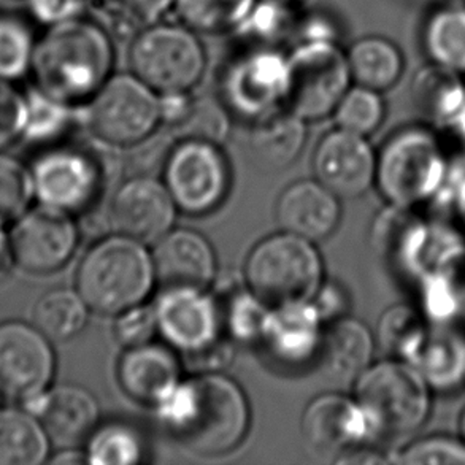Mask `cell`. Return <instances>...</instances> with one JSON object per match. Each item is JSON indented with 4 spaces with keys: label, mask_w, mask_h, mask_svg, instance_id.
<instances>
[{
    "label": "cell",
    "mask_w": 465,
    "mask_h": 465,
    "mask_svg": "<svg viewBox=\"0 0 465 465\" xmlns=\"http://www.w3.org/2000/svg\"><path fill=\"white\" fill-rule=\"evenodd\" d=\"M156 411L170 437L199 456L231 453L250 429L245 392L220 373L180 381Z\"/></svg>",
    "instance_id": "1"
},
{
    "label": "cell",
    "mask_w": 465,
    "mask_h": 465,
    "mask_svg": "<svg viewBox=\"0 0 465 465\" xmlns=\"http://www.w3.org/2000/svg\"><path fill=\"white\" fill-rule=\"evenodd\" d=\"M116 42L91 16L46 27L31 74L35 88L70 107L93 97L114 74Z\"/></svg>",
    "instance_id": "2"
},
{
    "label": "cell",
    "mask_w": 465,
    "mask_h": 465,
    "mask_svg": "<svg viewBox=\"0 0 465 465\" xmlns=\"http://www.w3.org/2000/svg\"><path fill=\"white\" fill-rule=\"evenodd\" d=\"M451 153L426 123L391 134L377 153L375 186L388 205L418 210L439 201L451 175Z\"/></svg>",
    "instance_id": "3"
},
{
    "label": "cell",
    "mask_w": 465,
    "mask_h": 465,
    "mask_svg": "<svg viewBox=\"0 0 465 465\" xmlns=\"http://www.w3.org/2000/svg\"><path fill=\"white\" fill-rule=\"evenodd\" d=\"M435 392L416 365L390 358L371 364L354 383L373 440H405L429 421Z\"/></svg>",
    "instance_id": "4"
},
{
    "label": "cell",
    "mask_w": 465,
    "mask_h": 465,
    "mask_svg": "<svg viewBox=\"0 0 465 465\" xmlns=\"http://www.w3.org/2000/svg\"><path fill=\"white\" fill-rule=\"evenodd\" d=\"M156 283L145 245L114 235L89 250L76 273V291L97 313L120 314L143 303Z\"/></svg>",
    "instance_id": "5"
},
{
    "label": "cell",
    "mask_w": 465,
    "mask_h": 465,
    "mask_svg": "<svg viewBox=\"0 0 465 465\" xmlns=\"http://www.w3.org/2000/svg\"><path fill=\"white\" fill-rule=\"evenodd\" d=\"M245 278L252 294L269 307L309 302L322 284V261L313 242L283 231L252 248Z\"/></svg>",
    "instance_id": "6"
},
{
    "label": "cell",
    "mask_w": 465,
    "mask_h": 465,
    "mask_svg": "<svg viewBox=\"0 0 465 465\" xmlns=\"http://www.w3.org/2000/svg\"><path fill=\"white\" fill-rule=\"evenodd\" d=\"M134 75L159 95L191 93L207 70V51L197 32L183 23H154L129 44Z\"/></svg>",
    "instance_id": "7"
},
{
    "label": "cell",
    "mask_w": 465,
    "mask_h": 465,
    "mask_svg": "<svg viewBox=\"0 0 465 465\" xmlns=\"http://www.w3.org/2000/svg\"><path fill=\"white\" fill-rule=\"evenodd\" d=\"M84 105L91 133L112 146L139 145L163 121L161 97L133 72H114Z\"/></svg>",
    "instance_id": "8"
},
{
    "label": "cell",
    "mask_w": 465,
    "mask_h": 465,
    "mask_svg": "<svg viewBox=\"0 0 465 465\" xmlns=\"http://www.w3.org/2000/svg\"><path fill=\"white\" fill-rule=\"evenodd\" d=\"M351 84L346 50L339 42H297L288 54L286 107L302 120L332 114Z\"/></svg>",
    "instance_id": "9"
},
{
    "label": "cell",
    "mask_w": 465,
    "mask_h": 465,
    "mask_svg": "<svg viewBox=\"0 0 465 465\" xmlns=\"http://www.w3.org/2000/svg\"><path fill=\"white\" fill-rule=\"evenodd\" d=\"M288 54L280 48H242L221 75V101L246 120L286 107Z\"/></svg>",
    "instance_id": "10"
},
{
    "label": "cell",
    "mask_w": 465,
    "mask_h": 465,
    "mask_svg": "<svg viewBox=\"0 0 465 465\" xmlns=\"http://www.w3.org/2000/svg\"><path fill=\"white\" fill-rule=\"evenodd\" d=\"M163 175L176 207L193 216L216 210L231 189V169L220 145L199 140H180Z\"/></svg>",
    "instance_id": "11"
},
{
    "label": "cell",
    "mask_w": 465,
    "mask_h": 465,
    "mask_svg": "<svg viewBox=\"0 0 465 465\" xmlns=\"http://www.w3.org/2000/svg\"><path fill=\"white\" fill-rule=\"evenodd\" d=\"M305 447L321 460L340 462L345 456L371 443L373 435L356 399L341 394H322L303 411Z\"/></svg>",
    "instance_id": "12"
},
{
    "label": "cell",
    "mask_w": 465,
    "mask_h": 465,
    "mask_svg": "<svg viewBox=\"0 0 465 465\" xmlns=\"http://www.w3.org/2000/svg\"><path fill=\"white\" fill-rule=\"evenodd\" d=\"M10 243L21 269L45 275L69 262L78 245V231L69 212L44 203L18 221Z\"/></svg>",
    "instance_id": "13"
},
{
    "label": "cell",
    "mask_w": 465,
    "mask_h": 465,
    "mask_svg": "<svg viewBox=\"0 0 465 465\" xmlns=\"http://www.w3.org/2000/svg\"><path fill=\"white\" fill-rule=\"evenodd\" d=\"M48 337L21 321L0 324V388L29 401L46 391L54 375V352Z\"/></svg>",
    "instance_id": "14"
},
{
    "label": "cell",
    "mask_w": 465,
    "mask_h": 465,
    "mask_svg": "<svg viewBox=\"0 0 465 465\" xmlns=\"http://www.w3.org/2000/svg\"><path fill=\"white\" fill-rule=\"evenodd\" d=\"M157 332L178 351L197 356L218 345L221 313L203 290H163L154 305Z\"/></svg>",
    "instance_id": "15"
},
{
    "label": "cell",
    "mask_w": 465,
    "mask_h": 465,
    "mask_svg": "<svg viewBox=\"0 0 465 465\" xmlns=\"http://www.w3.org/2000/svg\"><path fill=\"white\" fill-rule=\"evenodd\" d=\"M316 180L340 199H354L375 186L377 152L364 135L337 127L327 133L313 154Z\"/></svg>",
    "instance_id": "16"
},
{
    "label": "cell",
    "mask_w": 465,
    "mask_h": 465,
    "mask_svg": "<svg viewBox=\"0 0 465 465\" xmlns=\"http://www.w3.org/2000/svg\"><path fill=\"white\" fill-rule=\"evenodd\" d=\"M32 176L42 203L69 213L89 207L101 191L99 165L86 153L74 148L45 153L34 165Z\"/></svg>",
    "instance_id": "17"
},
{
    "label": "cell",
    "mask_w": 465,
    "mask_h": 465,
    "mask_svg": "<svg viewBox=\"0 0 465 465\" xmlns=\"http://www.w3.org/2000/svg\"><path fill=\"white\" fill-rule=\"evenodd\" d=\"M176 208L165 184L152 176H134L114 193L110 223L116 233L152 245L173 226Z\"/></svg>",
    "instance_id": "18"
},
{
    "label": "cell",
    "mask_w": 465,
    "mask_h": 465,
    "mask_svg": "<svg viewBox=\"0 0 465 465\" xmlns=\"http://www.w3.org/2000/svg\"><path fill=\"white\" fill-rule=\"evenodd\" d=\"M156 283L163 290H207L216 275L213 248L202 233L169 231L152 254Z\"/></svg>",
    "instance_id": "19"
},
{
    "label": "cell",
    "mask_w": 465,
    "mask_h": 465,
    "mask_svg": "<svg viewBox=\"0 0 465 465\" xmlns=\"http://www.w3.org/2000/svg\"><path fill=\"white\" fill-rule=\"evenodd\" d=\"M25 409L42 422L56 447L74 450L89 440L99 421L94 396L75 384H61L50 392L25 401Z\"/></svg>",
    "instance_id": "20"
},
{
    "label": "cell",
    "mask_w": 465,
    "mask_h": 465,
    "mask_svg": "<svg viewBox=\"0 0 465 465\" xmlns=\"http://www.w3.org/2000/svg\"><path fill=\"white\" fill-rule=\"evenodd\" d=\"M180 381V362L167 346L148 341L121 356L118 383L134 402L156 409Z\"/></svg>",
    "instance_id": "21"
},
{
    "label": "cell",
    "mask_w": 465,
    "mask_h": 465,
    "mask_svg": "<svg viewBox=\"0 0 465 465\" xmlns=\"http://www.w3.org/2000/svg\"><path fill=\"white\" fill-rule=\"evenodd\" d=\"M321 318L312 301L271 307L261 341L284 365H302L318 356Z\"/></svg>",
    "instance_id": "22"
},
{
    "label": "cell",
    "mask_w": 465,
    "mask_h": 465,
    "mask_svg": "<svg viewBox=\"0 0 465 465\" xmlns=\"http://www.w3.org/2000/svg\"><path fill=\"white\" fill-rule=\"evenodd\" d=\"M339 197L320 182H297L284 189L277 203V220L284 232L320 242L339 226Z\"/></svg>",
    "instance_id": "23"
},
{
    "label": "cell",
    "mask_w": 465,
    "mask_h": 465,
    "mask_svg": "<svg viewBox=\"0 0 465 465\" xmlns=\"http://www.w3.org/2000/svg\"><path fill=\"white\" fill-rule=\"evenodd\" d=\"M375 337L362 321L341 316L321 337V371L332 383L354 384L373 362Z\"/></svg>",
    "instance_id": "24"
},
{
    "label": "cell",
    "mask_w": 465,
    "mask_h": 465,
    "mask_svg": "<svg viewBox=\"0 0 465 465\" xmlns=\"http://www.w3.org/2000/svg\"><path fill=\"white\" fill-rule=\"evenodd\" d=\"M435 394L465 390V332L458 322L430 324L411 359Z\"/></svg>",
    "instance_id": "25"
},
{
    "label": "cell",
    "mask_w": 465,
    "mask_h": 465,
    "mask_svg": "<svg viewBox=\"0 0 465 465\" xmlns=\"http://www.w3.org/2000/svg\"><path fill=\"white\" fill-rule=\"evenodd\" d=\"M426 64L465 76V2L430 4L420 27Z\"/></svg>",
    "instance_id": "26"
},
{
    "label": "cell",
    "mask_w": 465,
    "mask_h": 465,
    "mask_svg": "<svg viewBox=\"0 0 465 465\" xmlns=\"http://www.w3.org/2000/svg\"><path fill=\"white\" fill-rule=\"evenodd\" d=\"M307 121L288 107L252 120L248 150L252 161L269 170L284 169L302 153L307 140Z\"/></svg>",
    "instance_id": "27"
},
{
    "label": "cell",
    "mask_w": 465,
    "mask_h": 465,
    "mask_svg": "<svg viewBox=\"0 0 465 465\" xmlns=\"http://www.w3.org/2000/svg\"><path fill=\"white\" fill-rule=\"evenodd\" d=\"M411 101L422 123L441 131L465 110V76L426 64L413 76Z\"/></svg>",
    "instance_id": "28"
},
{
    "label": "cell",
    "mask_w": 465,
    "mask_h": 465,
    "mask_svg": "<svg viewBox=\"0 0 465 465\" xmlns=\"http://www.w3.org/2000/svg\"><path fill=\"white\" fill-rule=\"evenodd\" d=\"M354 84L386 93L405 75V56L401 46L383 35H365L346 48Z\"/></svg>",
    "instance_id": "29"
},
{
    "label": "cell",
    "mask_w": 465,
    "mask_h": 465,
    "mask_svg": "<svg viewBox=\"0 0 465 465\" xmlns=\"http://www.w3.org/2000/svg\"><path fill=\"white\" fill-rule=\"evenodd\" d=\"M175 0H89L88 16L97 21L114 42L133 40L146 25L163 21Z\"/></svg>",
    "instance_id": "30"
},
{
    "label": "cell",
    "mask_w": 465,
    "mask_h": 465,
    "mask_svg": "<svg viewBox=\"0 0 465 465\" xmlns=\"http://www.w3.org/2000/svg\"><path fill=\"white\" fill-rule=\"evenodd\" d=\"M50 439L42 422L27 410H0V465L42 464Z\"/></svg>",
    "instance_id": "31"
},
{
    "label": "cell",
    "mask_w": 465,
    "mask_h": 465,
    "mask_svg": "<svg viewBox=\"0 0 465 465\" xmlns=\"http://www.w3.org/2000/svg\"><path fill=\"white\" fill-rule=\"evenodd\" d=\"M297 18L296 5L282 0H258L233 35L243 48H280L296 35Z\"/></svg>",
    "instance_id": "32"
},
{
    "label": "cell",
    "mask_w": 465,
    "mask_h": 465,
    "mask_svg": "<svg viewBox=\"0 0 465 465\" xmlns=\"http://www.w3.org/2000/svg\"><path fill=\"white\" fill-rule=\"evenodd\" d=\"M88 303L78 291L53 290L37 302L34 321L53 341H65L82 332L88 322Z\"/></svg>",
    "instance_id": "33"
},
{
    "label": "cell",
    "mask_w": 465,
    "mask_h": 465,
    "mask_svg": "<svg viewBox=\"0 0 465 465\" xmlns=\"http://www.w3.org/2000/svg\"><path fill=\"white\" fill-rule=\"evenodd\" d=\"M258 0H175L180 23L199 35L233 34Z\"/></svg>",
    "instance_id": "34"
},
{
    "label": "cell",
    "mask_w": 465,
    "mask_h": 465,
    "mask_svg": "<svg viewBox=\"0 0 465 465\" xmlns=\"http://www.w3.org/2000/svg\"><path fill=\"white\" fill-rule=\"evenodd\" d=\"M430 322L416 305H394L381 314L378 324L380 345L390 352L391 358L411 362L428 335Z\"/></svg>",
    "instance_id": "35"
},
{
    "label": "cell",
    "mask_w": 465,
    "mask_h": 465,
    "mask_svg": "<svg viewBox=\"0 0 465 465\" xmlns=\"http://www.w3.org/2000/svg\"><path fill=\"white\" fill-rule=\"evenodd\" d=\"M172 127L180 140H199L221 145L231 133V110L221 99L191 95Z\"/></svg>",
    "instance_id": "36"
},
{
    "label": "cell",
    "mask_w": 465,
    "mask_h": 465,
    "mask_svg": "<svg viewBox=\"0 0 465 465\" xmlns=\"http://www.w3.org/2000/svg\"><path fill=\"white\" fill-rule=\"evenodd\" d=\"M37 40L31 25L13 15H0V80L16 82L32 70Z\"/></svg>",
    "instance_id": "37"
},
{
    "label": "cell",
    "mask_w": 465,
    "mask_h": 465,
    "mask_svg": "<svg viewBox=\"0 0 465 465\" xmlns=\"http://www.w3.org/2000/svg\"><path fill=\"white\" fill-rule=\"evenodd\" d=\"M333 116L340 129L369 137L377 133L386 118L383 93L351 84L335 108Z\"/></svg>",
    "instance_id": "38"
},
{
    "label": "cell",
    "mask_w": 465,
    "mask_h": 465,
    "mask_svg": "<svg viewBox=\"0 0 465 465\" xmlns=\"http://www.w3.org/2000/svg\"><path fill=\"white\" fill-rule=\"evenodd\" d=\"M143 458V441L131 426L112 422L95 429L88 440L86 460L94 465H134Z\"/></svg>",
    "instance_id": "39"
},
{
    "label": "cell",
    "mask_w": 465,
    "mask_h": 465,
    "mask_svg": "<svg viewBox=\"0 0 465 465\" xmlns=\"http://www.w3.org/2000/svg\"><path fill=\"white\" fill-rule=\"evenodd\" d=\"M390 462L402 465H465V440L448 434L409 439L397 448Z\"/></svg>",
    "instance_id": "40"
},
{
    "label": "cell",
    "mask_w": 465,
    "mask_h": 465,
    "mask_svg": "<svg viewBox=\"0 0 465 465\" xmlns=\"http://www.w3.org/2000/svg\"><path fill=\"white\" fill-rule=\"evenodd\" d=\"M27 101V120L25 137L34 142H46L54 139L69 126L72 108L64 102L53 99L44 91L34 88L25 94Z\"/></svg>",
    "instance_id": "41"
},
{
    "label": "cell",
    "mask_w": 465,
    "mask_h": 465,
    "mask_svg": "<svg viewBox=\"0 0 465 465\" xmlns=\"http://www.w3.org/2000/svg\"><path fill=\"white\" fill-rule=\"evenodd\" d=\"M34 176L18 159L0 153V220H18L31 203Z\"/></svg>",
    "instance_id": "42"
},
{
    "label": "cell",
    "mask_w": 465,
    "mask_h": 465,
    "mask_svg": "<svg viewBox=\"0 0 465 465\" xmlns=\"http://www.w3.org/2000/svg\"><path fill=\"white\" fill-rule=\"evenodd\" d=\"M269 305L262 302L252 291L240 292L233 297L227 312V326L233 339L243 341H261L265 322L269 318Z\"/></svg>",
    "instance_id": "43"
},
{
    "label": "cell",
    "mask_w": 465,
    "mask_h": 465,
    "mask_svg": "<svg viewBox=\"0 0 465 465\" xmlns=\"http://www.w3.org/2000/svg\"><path fill=\"white\" fill-rule=\"evenodd\" d=\"M156 332L157 320L154 307H146L140 303L133 309L116 314L114 337L126 348L152 341Z\"/></svg>",
    "instance_id": "44"
},
{
    "label": "cell",
    "mask_w": 465,
    "mask_h": 465,
    "mask_svg": "<svg viewBox=\"0 0 465 465\" xmlns=\"http://www.w3.org/2000/svg\"><path fill=\"white\" fill-rule=\"evenodd\" d=\"M27 120L25 95L12 82L0 80V146L10 143L25 134Z\"/></svg>",
    "instance_id": "45"
},
{
    "label": "cell",
    "mask_w": 465,
    "mask_h": 465,
    "mask_svg": "<svg viewBox=\"0 0 465 465\" xmlns=\"http://www.w3.org/2000/svg\"><path fill=\"white\" fill-rule=\"evenodd\" d=\"M88 5L89 0H27L32 18L45 27L86 16Z\"/></svg>",
    "instance_id": "46"
},
{
    "label": "cell",
    "mask_w": 465,
    "mask_h": 465,
    "mask_svg": "<svg viewBox=\"0 0 465 465\" xmlns=\"http://www.w3.org/2000/svg\"><path fill=\"white\" fill-rule=\"evenodd\" d=\"M297 42H339L340 31L337 21L327 13H305L297 18Z\"/></svg>",
    "instance_id": "47"
},
{
    "label": "cell",
    "mask_w": 465,
    "mask_h": 465,
    "mask_svg": "<svg viewBox=\"0 0 465 465\" xmlns=\"http://www.w3.org/2000/svg\"><path fill=\"white\" fill-rule=\"evenodd\" d=\"M314 307L322 320H339L348 307V297L341 286L335 283L321 284L320 291L313 297Z\"/></svg>",
    "instance_id": "48"
},
{
    "label": "cell",
    "mask_w": 465,
    "mask_h": 465,
    "mask_svg": "<svg viewBox=\"0 0 465 465\" xmlns=\"http://www.w3.org/2000/svg\"><path fill=\"white\" fill-rule=\"evenodd\" d=\"M445 195L450 197L454 216L460 224L458 229L465 235V172L462 175H458L454 170H451V175L441 193L440 199Z\"/></svg>",
    "instance_id": "49"
},
{
    "label": "cell",
    "mask_w": 465,
    "mask_h": 465,
    "mask_svg": "<svg viewBox=\"0 0 465 465\" xmlns=\"http://www.w3.org/2000/svg\"><path fill=\"white\" fill-rule=\"evenodd\" d=\"M5 221L0 220V272L4 271L8 259V252H12V243L6 235Z\"/></svg>",
    "instance_id": "50"
},
{
    "label": "cell",
    "mask_w": 465,
    "mask_h": 465,
    "mask_svg": "<svg viewBox=\"0 0 465 465\" xmlns=\"http://www.w3.org/2000/svg\"><path fill=\"white\" fill-rule=\"evenodd\" d=\"M460 437H462V439H464V440H465V407H464V410H462V415H460Z\"/></svg>",
    "instance_id": "51"
},
{
    "label": "cell",
    "mask_w": 465,
    "mask_h": 465,
    "mask_svg": "<svg viewBox=\"0 0 465 465\" xmlns=\"http://www.w3.org/2000/svg\"><path fill=\"white\" fill-rule=\"evenodd\" d=\"M282 2H286V4H291V5H299V4H302L303 0H282Z\"/></svg>",
    "instance_id": "52"
},
{
    "label": "cell",
    "mask_w": 465,
    "mask_h": 465,
    "mask_svg": "<svg viewBox=\"0 0 465 465\" xmlns=\"http://www.w3.org/2000/svg\"><path fill=\"white\" fill-rule=\"evenodd\" d=\"M429 2H430V0H429Z\"/></svg>",
    "instance_id": "53"
}]
</instances>
